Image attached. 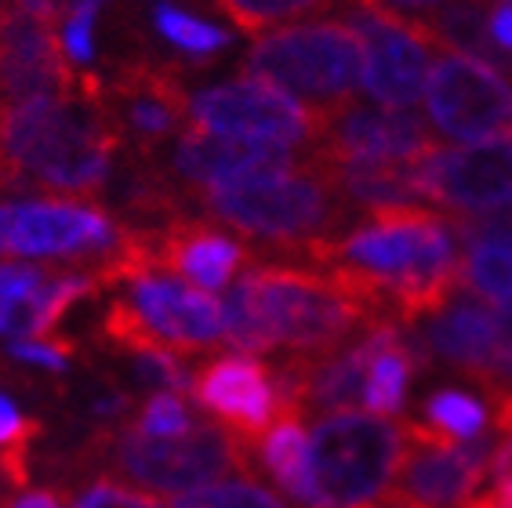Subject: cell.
<instances>
[{
  "mask_svg": "<svg viewBox=\"0 0 512 508\" xmlns=\"http://www.w3.org/2000/svg\"><path fill=\"white\" fill-rule=\"evenodd\" d=\"M458 229L429 207L371 211L345 236L309 244L306 265L327 269L345 291L360 298L371 320L414 323L436 316L462 284Z\"/></svg>",
  "mask_w": 512,
  "mask_h": 508,
  "instance_id": "cell-1",
  "label": "cell"
},
{
  "mask_svg": "<svg viewBox=\"0 0 512 508\" xmlns=\"http://www.w3.org/2000/svg\"><path fill=\"white\" fill-rule=\"evenodd\" d=\"M124 138L106 106L99 77L77 91L33 98L0 109V189L48 186L73 196H95L113 175Z\"/></svg>",
  "mask_w": 512,
  "mask_h": 508,
  "instance_id": "cell-2",
  "label": "cell"
},
{
  "mask_svg": "<svg viewBox=\"0 0 512 508\" xmlns=\"http://www.w3.org/2000/svg\"><path fill=\"white\" fill-rule=\"evenodd\" d=\"M215 222L244 236L302 254L309 244L335 240L349 222L345 204L313 157L291 167H262L193 193Z\"/></svg>",
  "mask_w": 512,
  "mask_h": 508,
  "instance_id": "cell-3",
  "label": "cell"
},
{
  "mask_svg": "<svg viewBox=\"0 0 512 508\" xmlns=\"http://www.w3.org/2000/svg\"><path fill=\"white\" fill-rule=\"evenodd\" d=\"M251 309L266 352L291 349L295 356H327L345 345L360 327H371V313L360 298L345 291L335 276L316 265H247L244 269Z\"/></svg>",
  "mask_w": 512,
  "mask_h": 508,
  "instance_id": "cell-4",
  "label": "cell"
},
{
  "mask_svg": "<svg viewBox=\"0 0 512 508\" xmlns=\"http://www.w3.org/2000/svg\"><path fill=\"white\" fill-rule=\"evenodd\" d=\"M244 69L247 77L266 80L302 102L309 113L327 117L356 98L364 77V44L345 22H298L258 37Z\"/></svg>",
  "mask_w": 512,
  "mask_h": 508,
  "instance_id": "cell-5",
  "label": "cell"
},
{
  "mask_svg": "<svg viewBox=\"0 0 512 508\" xmlns=\"http://www.w3.org/2000/svg\"><path fill=\"white\" fill-rule=\"evenodd\" d=\"M91 454L117 476L175 498L222 483V476H233V472L240 476L251 472L247 443L211 421H197L189 432L168 440L142 436L135 425L117 432L106 429L95 436Z\"/></svg>",
  "mask_w": 512,
  "mask_h": 508,
  "instance_id": "cell-6",
  "label": "cell"
},
{
  "mask_svg": "<svg viewBox=\"0 0 512 508\" xmlns=\"http://www.w3.org/2000/svg\"><path fill=\"white\" fill-rule=\"evenodd\" d=\"M404 454V425L382 414L335 411L309 436V508H367L385 498Z\"/></svg>",
  "mask_w": 512,
  "mask_h": 508,
  "instance_id": "cell-7",
  "label": "cell"
},
{
  "mask_svg": "<svg viewBox=\"0 0 512 508\" xmlns=\"http://www.w3.org/2000/svg\"><path fill=\"white\" fill-rule=\"evenodd\" d=\"M189 124L207 135L240 138V142H273L313 153L320 117L302 102L258 77H240L189 98Z\"/></svg>",
  "mask_w": 512,
  "mask_h": 508,
  "instance_id": "cell-8",
  "label": "cell"
},
{
  "mask_svg": "<svg viewBox=\"0 0 512 508\" xmlns=\"http://www.w3.org/2000/svg\"><path fill=\"white\" fill-rule=\"evenodd\" d=\"M491 440H473L462 447L440 429L411 421L404 425V454L396 476L385 490L389 508H458L473 498V490L491 469Z\"/></svg>",
  "mask_w": 512,
  "mask_h": 508,
  "instance_id": "cell-9",
  "label": "cell"
},
{
  "mask_svg": "<svg viewBox=\"0 0 512 508\" xmlns=\"http://www.w3.org/2000/svg\"><path fill=\"white\" fill-rule=\"evenodd\" d=\"M425 109L436 131L454 142H487L512 131V80L465 55H444L425 80Z\"/></svg>",
  "mask_w": 512,
  "mask_h": 508,
  "instance_id": "cell-10",
  "label": "cell"
},
{
  "mask_svg": "<svg viewBox=\"0 0 512 508\" xmlns=\"http://www.w3.org/2000/svg\"><path fill=\"white\" fill-rule=\"evenodd\" d=\"M120 240L117 222L95 204L26 200L0 204V254L11 258H106Z\"/></svg>",
  "mask_w": 512,
  "mask_h": 508,
  "instance_id": "cell-11",
  "label": "cell"
},
{
  "mask_svg": "<svg viewBox=\"0 0 512 508\" xmlns=\"http://www.w3.org/2000/svg\"><path fill=\"white\" fill-rule=\"evenodd\" d=\"M345 26L364 44V88L389 109H411L425 95L433 40L411 19H396L375 8H353Z\"/></svg>",
  "mask_w": 512,
  "mask_h": 508,
  "instance_id": "cell-12",
  "label": "cell"
},
{
  "mask_svg": "<svg viewBox=\"0 0 512 508\" xmlns=\"http://www.w3.org/2000/svg\"><path fill=\"white\" fill-rule=\"evenodd\" d=\"M80 84L84 73L66 59L62 37L48 19L0 0V109L69 95Z\"/></svg>",
  "mask_w": 512,
  "mask_h": 508,
  "instance_id": "cell-13",
  "label": "cell"
},
{
  "mask_svg": "<svg viewBox=\"0 0 512 508\" xmlns=\"http://www.w3.org/2000/svg\"><path fill=\"white\" fill-rule=\"evenodd\" d=\"M124 305L142 323L149 352H204L226 338L222 305L171 273H146L128 280Z\"/></svg>",
  "mask_w": 512,
  "mask_h": 508,
  "instance_id": "cell-14",
  "label": "cell"
},
{
  "mask_svg": "<svg viewBox=\"0 0 512 508\" xmlns=\"http://www.w3.org/2000/svg\"><path fill=\"white\" fill-rule=\"evenodd\" d=\"M422 189L458 218L512 204V131L462 149L436 146L422 160Z\"/></svg>",
  "mask_w": 512,
  "mask_h": 508,
  "instance_id": "cell-15",
  "label": "cell"
},
{
  "mask_svg": "<svg viewBox=\"0 0 512 508\" xmlns=\"http://www.w3.org/2000/svg\"><path fill=\"white\" fill-rule=\"evenodd\" d=\"M102 88H106V106L117 120L120 138L135 146L138 157H153L160 142L189 127L186 84L168 66L128 62Z\"/></svg>",
  "mask_w": 512,
  "mask_h": 508,
  "instance_id": "cell-16",
  "label": "cell"
},
{
  "mask_svg": "<svg viewBox=\"0 0 512 508\" xmlns=\"http://www.w3.org/2000/svg\"><path fill=\"white\" fill-rule=\"evenodd\" d=\"M436 149L433 131L407 109L345 102L320 117V135L309 157L316 160H422Z\"/></svg>",
  "mask_w": 512,
  "mask_h": 508,
  "instance_id": "cell-17",
  "label": "cell"
},
{
  "mask_svg": "<svg viewBox=\"0 0 512 508\" xmlns=\"http://www.w3.org/2000/svg\"><path fill=\"white\" fill-rule=\"evenodd\" d=\"M189 392L207 414L222 421V429L240 436L247 447L258 443V436L284 414L273 371L251 356H218L204 363L197 378L189 381Z\"/></svg>",
  "mask_w": 512,
  "mask_h": 508,
  "instance_id": "cell-18",
  "label": "cell"
},
{
  "mask_svg": "<svg viewBox=\"0 0 512 508\" xmlns=\"http://www.w3.org/2000/svg\"><path fill=\"white\" fill-rule=\"evenodd\" d=\"M153 247V269L171 276H186L200 291L229 287L237 269L251 265V251L229 233L193 218H171L160 229H146Z\"/></svg>",
  "mask_w": 512,
  "mask_h": 508,
  "instance_id": "cell-19",
  "label": "cell"
},
{
  "mask_svg": "<svg viewBox=\"0 0 512 508\" xmlns=\"http://www.w3.org/2000/svg\"><path fill=\"white\" fill-rule=\"evenodd\" d=\"M306 157L309 153L273 146V142H240V138L207 135V131L189 124L175 149V171H171V178L186 189V196H193L207 186H218V182L247 175V171L291 167V164H302Z\"/></svg>",
  "mask_w": 512,
  "mask_h": 508,
  "instance_id": "cell-20",
  "label": "cell"
},
{
  "mask_svg": "<svg viewBox=\"0 0 512 508\" xmlns=\"http://www.w3.org/2000/svg\"><path fill=\"white\" fill-rule=\"evenodd\" d=\"M498 342H502V313L480 298H458L429 323V349L480 381H491Z\"/></svg>",
  "mask_w": 512,
  "mask_h": 508,
  "instance_id": "cell-21",
  "label": "cell"
},
{
  "mask_svg": "<svg viewBox=\"0 0 512 508\" xmlns=\"http://www.w3.org/2000/svg\"><path fill=\"white\" fill-rule=\"evenodd\" d=\"M422 160H316V164L324 167L338 196L353 207L393 211V207H422Z\"/></svg>",
  "mask_w": 512,
  "mask_h": 508,
  "instance_id": "cell-22",
  "label": "cell"
},
{
  "mask_svg": "<svg viewBox=\"0 0 512 508\" xmlns=\"http://www.w3.org/2000/svg\"><path fill=\"white\" fill-rule=\"evenodd\" d=\"M411 22L422 26L425 37L433 40L436 48L451 51V55H465V59H480L487 66L502 69L505 77L512 73V59L491 37V11L483 0H451L444 8H436L433 15Z\"/></svg>",
  "mask_w": 512,
  "mask_h": 508,
  "instance_id": "cell-23",
  "label": "cell"
},
{
  "mask_svg": "<svg viewBox=\"0 0 512 508\" xmlns=\"http://www.w3.org/2000/svg\"><path fill=\"white\" fill-rule=\"evenodd\" d=\"M258 458L273 472L280 487L309 508V436L302 429V411H284L258 436Z\"/></svg>",
  "mask_w": 512,
  "mask_h": 508,
  "instance_id": "cell-24",
  "label": "cell"
},
{
  "mask_svg": "<svg viewBox=\"0 0 512 508\" xmlns=\"http://www.w3.org/2000/svg\"><path fill=\"white\" fill-rule=\"evenodd\" d=\"M411 371H414V349L404 342V331L393 323L389 334H385V342L378 345L371 367H367L364 403L371 407V414L389 418V414H396L404 407Z\"/></svg>",
  "mask_w": 512,
  "mask_h": 508,
  "instance_id": "cell-25",
  "label": "cell"
},
{
  "mask_svg": "<svg viewBox=\"0 0 512 508\" xmlns=\"http://www.w3.org/2000/svg\"><path fill=\"white\" fill-rule=\"evenodd\" d=\"M462 284L465 291L512 316V251L505 247H465L462 258Z\"/></svg>",
  "mask_w": 512,
  "mask_h": 508,
  "instance_id": "cell-26",
  "label": "cell"
},
{
  "mask_svg": "<svg viewBox=\"0 0 512 508\" xmlns=\"http://www.w3.org/2000/svg\"><path fill=\"white\" fill-rule=\"evenodd\" d=\"M222 15H226L237 30L244 33H266L284 22L306 19L316 11H327L342 4V0H215Z\"/></svg>",
  "mask_w": 512,
  "mask_h": 508,
  "instance_id": "cell-27",
  "label": "cell"
},
{
  "mask_svg": "<svg viewBox=\"0 0 512 508\" xmlns=\"http://www.w3.org/2000/svg\"><path fill=\"white\" fill-rule=\"evenodd\" d=\"M425 425H433L458 443L480 440L483 429H487V407L469 392L444 389L425 400Z\"/></svg>",
  "mask_w": 512,
  "mask_h": 508,
  "instance_id": "cell-28",
  "label": "cell"
},
{
  "mask_svg": "<svg viewBox=\"0 0 512 508\" xmlns=\"http://www.w3.org/2000/svg\"><path fill=\"white\" fill-rule=\"evenodd\" d=\"M153 26L168 44H175L178 51L186 55H197V59H211L215 51H222L229 44V33L211 26V22H200L193 15H186L175 4H157L153 8Z\"/></svg>",
  "mask_w": 512,
  "mask_h": 508,
  "instance_id": "cell-29",
  "label": "cell"
},
{
  "mask_svg": "<svg viewBox=\"0 0 512 508\" xmlns=\"http://www.w3.org/2000/svg\"><path fill=\"white\" fill-rule=\"evenodd\" d=\"M175 508H287V505L269 487L240 476V479H226V483L200 487L193 494H182L175 501Z\"/></svg>",
  "mask_w": 512,
  "mask_h": 508,
  "instance_id": "cell-30",
  "label": "cell"
},
{
  "mask_svg": "<svg viewBox=\"0 0 512 508\" xmlns=\"http://www.w3.org/2000/svg\"><path fill=\"white\" fill-rule=\"evenodd\" d=\"M193 425H197V421H193V414H189V407L182 403L178 392H157V396L142 407V414H138V421H135V429L142 432V436H157V440L182 436V432H189Z\"/></svg>",
  "mask_w": 512,
  "mask_h": 508,
  "instance_id": "cell-31",
  "label": "cell"
},
{
  "mask_svg": "<svg viewBox=\"0 0 512 508\" xmlns=\"http://www.w3.org/2000/svg\"><path fill=\"white\" fill-rule=\"evenodd\" d=\"M95 4H80L66 15V26H62V51L73 66H84L95 55Z\"/></svg>",
  "mask_w": 512,
  "mask_h": 508,
  "instance_id": "cell-32",
  "label": "cell"
},
{
  "mask_svg": "<svg viewBox=\"0 0 512 508\" xmlns=\"http://www.w3.org/2000/svg\"><path fill=\"white\" fill-rule=\"evenodd\" d=\"M69 508H164L149 494H135V490L120 487V483H91L84 494Z\"/></svg>",
  "mask_w": 512,
  "mask_h": 508,
  "instance_id": "cell-33",
  "label": "cell"
},
{
  "mask_svg": "<svg viewBox=\"0 0 512 508\" xmlns=\"http://www.w3.org/2000/svg\"><path fill=\"white\" fill-rule=\"evenodd\" d=\"M8 352L22 363H37V367H48V371H66L73 345L69 342H44V338H19V342L8 345Z\"/></svg>",
  "mask_w": 512,
  "mask_h": 508,
  "instance_id": "cell-34",
  "label": "cell"
},
{
  "mask_svg": "<svg viewBox=\"0 0 512 508\" xmlns=\"http://www.w3.org/2000/svg\"><path fill=\"white\" fill-rule=\"evenodd\" d=\"M37 294L30 298H0V334H26V338H37Z\"/></svg>",
  "mask_w": 512,
  "mask_h": 508,
  "instance_id": "cell-35",
  "label": "cell"
},
{
  "mask_svg": "<svg viewBox=\"0 0 512 508\" xmlns=\"http://www.w3.org/2000/svg\"><path fill=\"white\" fill-rule=\"evenodd\" d=\"M40 425L30 418H22L19 407L0 396V450H15V447H30L37 440Z\"/></svg>",
  "mask_w": 512,
  "mask_h": 508,
  "instance_id": "cell-36",
  "label": "cell"
},
{
  "mask_svg": "<svg viewBox=\"0 0 512 508\" xmlns=\"http://www.w3.org/2000/svg\"><path fill=\"white\" fill-rule=\"evenodd\" d=\"M48 284L37 265H0V298H30Z\"/></svg>",
  "mask_w": 512,
  "mask_h": 508,
  "instance_id": "cell-37",
  "label": "cell"
},
{
  "mask_svg": "<svg viewBox=\"0 0 512 508\" xmlns=\"http://www.w3.org/2000/svg\"><path fill=\"white\" fill-rule=\"evenodd\" d=\"M364 8L385 11V15H396V19H425L433 15L436 8H444L451 0H360Z\"/></svg>",
  "mask_w": 512,
  "mask_h": 508,
  "instance_id": "cell-38",
  "label": "cell"
},
{
  "mask_svg": "<svg viewBox=\"0 0 512 508\" xmlns=\"http://www.w3.org/2000/svg\"><path fill=\"white\" fill-rule=\"evenodd\" d=\"M512 381V316H502V342H498V356H494V371L487 385H502Z\"/></svg>",
  "mask_w": 512,
  "mask_h": 508,
  "instance_id": "cell-39",
  "label": "cell"
},
{
  "mask_svg": "<svg viewBox=\"0 0 512 508\" xmlns=\"http://www.w3.org/2000/svg\"><path fill=\"white\" fill-rule=\"evenodd\" d=\"M8 4L30 11V15H40V19H66L80 0H8Z\"/></svg>",
  "mask_w": 512,
  "mask_h": 508,
  "instance_id": "cell-40",
  "label": "cell"
},
{
  "mask_svg": "<svg viewBox=\"0 0 512 508\" xmlns=\"http://www.w3.org/2000/svg\"><path fill=\"white\" fill-rule=\"evenodd\" d=\"M4 508H66V494L62 490H26L22 498L8 501Z\"/></svg>",
  "mask_w": 512,
  "mask_h": 508,
  "instance_id": "cell-41",
  "label": "cell"
},
{
  "mask_svg": "<svg viewBox=\"0 0 512 508\" xmlns=\"http://www.w3.org/2000/svg\"><path fill=\"white\" fill-rule=\"evenodd\" d=\"M491 37L502 51H512V4L491 11Z\"/></svg>",
  "mask_w": 512,
  "mask_h": 508,
  "instance_id": "cell-42",
  "label": "cell"
},
{
  "mask_svg": "<svg viewBox=\"0 0 512 508\" xmlns=\"http://www.w3.org/2000/svg\"><path fill=\"white\" fill-rule=\"evenodd\" d=\"M465 508H512V476L509 479H498L491 494H483V498L469 501Z\"/></svg>",
  "mask_w": 512,
  "mask_h": 508,
  "instance_id": "cell-43",
  "label": "cell"
}]
</instances>
